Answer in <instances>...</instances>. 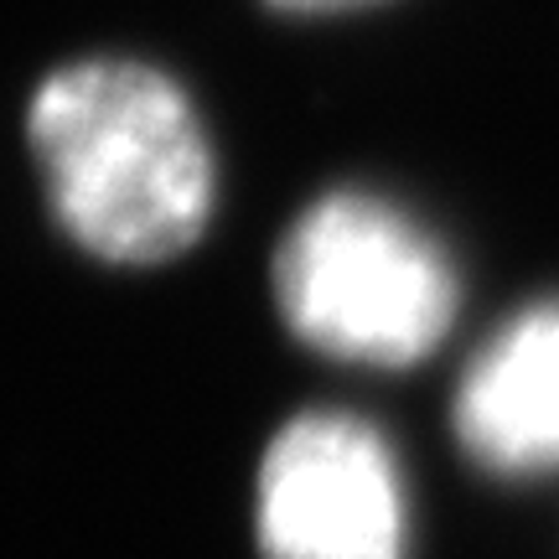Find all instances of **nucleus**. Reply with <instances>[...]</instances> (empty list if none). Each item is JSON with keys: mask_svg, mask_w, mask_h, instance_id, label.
Returning <instances> with one entry per match:
<instances>
[{"mask_svg": "<svg viewBox=\"0 0 559 559\" xmlns=\"http://www.w3.org/2000/svg\"><path fill=\"white\" fill-rule=\"evenodd\" d=\"M264 559H400L404 502L373 425L337 409L290 419L260 466Z\"/></svg>", "mask_w": 559, "mask_h": 559, "instance_id": "obj_3", "label": "nucleus"}, {"mask_svg": "<svg viewBox=\"0 0 559 559\" xmlns=\"http://www.w3.org/2000/svg\"><path fill=\"white\" fill-rule=\"evenodd\" d=\"M275 296L300 342L362 368H409L456 317L440 243L368 192H332L300 213L275 254Z\"/></svg>", "mask_w": 559, "mask_h": 559, "instance_id": "obj_2", "label": "nucleus"}, {"mask_svg": "<svg viewBox=\"0 0 559 559\" xmlns=\"http://www.w3.org/2000/svg\"><path fill=\"white\" fill-rule=\"evenodd\" d=\"M280 11H347V5H368V0H270Z\"/></svg>", "mask_w": 559, "mask_h": 559, "instance_id": "obj_5", "label": "nucleus"}, {"mask_svg": "<svg viewBox=\"0 0 559 559\" xmlns=\"http://www.w3.org/2000/svg\"><path fill=\"white\" fill-rule=\"evenodd\" d=\"M456 436L508 477L559 466V300L528 306L481 347L456 394Z\"/></svg>", "mask_w": 559, "mask_h": 559, "instance_id": "obj_4", "label": "nucleus"}, {"mask_svg": "<svg viewBox=\"0 0 559 559\" xmlns=\"http://www.w3.org/2000/svg\"><path fill=\"white\" fill-rule=\"evenodd\" d=\"M58 223L115 264H160L213 218V145L177 83L130 58L47 73L26 115Z\"/></svg>", "mask_w": 559, "mask_h": 559, "instance_id": "obj_1", "label": "nucleus"}]
</instances>
